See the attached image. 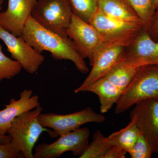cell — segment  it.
I'll return each instance as SVG.
<instances>
[{
  "instance_id": "f1b7e54d",
  "label": "cell",
  "mask_w": 158,
  "mask_h": 158,
  "mask_svg": "<svg viewBox=\"0 0 158 158\" xmlns=\"http://www.w3.org/2000/svg\"><path fill=\"white\" fill-rule=\"evenodd\" d=\"M4 0H0V12L2 9V6L3 3H4Z\"/></svg>"
},
{
  "instance_id": "30bf717a",
  "label": "cell",
  "mask_w": 158,
  "mask_h": 158,
  "mask_svg": "<svg viewBox=\"0 0 158 158\" xmlns=\"http://www.w3.org/2000/svg\"><path fill=\"white\" fill-rule=\"evenodd\" d=\"M67 34L82 58L89 59L91 65L94 52L102 42L96 29L73 14L67 29Z\"/></svg>"
},
{
  "instance_id": "ffe728a7",
  "label": "cell",
  "mask_w": 158,
  "mask_h": 158,
  "mask_svg": "<svg viewBox=\"0 0 158 158\" xmlns=\"http://www.w3.org/2000/svg\"><path fill=\"white\" fill-rule=\"evenodd\" d=\"M73 14L90 23L98 10V0H68Z\"/></svg>"
},
{
  "instance_id": "484cf974",
  "label": "cell",
  "mask_w": 158,
  "mask_h": 158,
  "mask_svg": "<svg viewBox=\"0 0 158 158\" xmlns=\"http://www.w3.org/2000/svg\"><path fill=\"white\" fill-rule=\"evenodd\" d=\"M127 153V151L124 148L113 145L111 146L103 158H125Z\"/></svg>"
},
{
  "instance_id": "3957f363",
  "label": "cell",
  "mask_w": 158,
  "mask_h": 158,
  "mask_svg": "<svg viewBox=\"0 0 158 158\" xmlns=\"http://www.w3.org/2000/svg\"><path fill=\"white\" fill-rule=\"evenodd\" d=\"M158 97V65H144L123 90L116 102L115 113L120 114L139 102Z\"/></svg>"
},
{
  "instance_id": "277c9868",
  "label": "cell",
  "mask_w": 158,
  "mask_h": 158,
  "mask_svg": "<svg viewBox=\"0 0 158 158\" xmlns=\"http://www.w3.org/2000/svg\"><path fill=\"white\" fill-rule=\"evenodd\" d=\"M73 14L68 0H37L31 15L43 27L68 37L67 30Z\"/></svg>"
},
{
  "instance_id": "4fadbf2b",
  "label": "cell",
  "mask_w": 158,
  "mask_h": 158,
  "mask_svg": "<svg viewBox=\"0 0 158 158\" xmlns=\"http://www.w3.org/2000/svg\"><path fill=\"white\" fill-rule=\"evenodd\" d=\"M37 0H8L7 9L0 12V26L15 36L19 37Z\"/></svg>"
},
{
  "instance_id": "ac0fdd59",
  "label": "cell",
  "mask_w": 158,
  "mask_h": 158,
  "mask_svg": "<svg viewBox=\"0 0 158 158\" xmlns=\"http://www.w3.org/2000/svg\"><path fill=\"white\" fill-rule=\"evenodd\" d=\"M140 134L135 122L131 120L127 126L112 133L107 138L112 146L122 147L128 153L134 146Z\"/></svg>"
},
{
  "instance_id": "6da1fadb",
  "label": "cell",
  "mask_w": 158,
  "mask_h": 158,
  "mask_svg": "<svg viewBox=\"0 0 158 158\" xmlns=\"http://www.w3.org/2000/svg\"><path fill=\"white\" fill-rule=\"evenodd\" d=\"M22 36L34 49L42 53L49 52L51 56L56 60H69L77 69L82 73L89 72L85 59L79 54L72 40L45 29L32 18L29 17Z\"/></svg>"
},
{
  "instance_id": "ba28073f",
  "label": "cell",
  "mask_w": 158,
  "mask_h": 158,
  "mask_svg": "<svg viewBox=\"0 0 158 158\" xmlns=\"http://www.w3.org/2000/svg\"><path fill=\"white\" fill-rule=\"evenodd\" d=\"M130 113L140 132L154 153H158V97L144 100L135 105Z\"/></svg>"
},
{
  "instance_id": "7a4b0ae2",
  "label": "cell",
  "mask_w": 158,
  "mask_h": 158,
  "mask_svg": "<svg viewBox=\"0 0 158 158\" xmlns=\"http://www.w3.org/2000/svg\"><path fill=\"white\" fill-rule=\"evenodd\" d=\"M43 108L40 106L17 116L13 120L7 135L11 138L10 142L25 158H34L33 150L35 144L44 132L51 137L52 131L40 124L38 116Z\"/></svg>"
},
{
  "instance_id": "83f0119b",
  "label": "cell",
  "mask_w": 158,
  "mask_h": 158,
  "mask_svg": "<svg viewBox=\"0 0 158 158\" xmlns=\"http://www.w3.org/2000/svg\"><path fill=\"white\" fill-rule=\"evenodd\" d=\"M152 9L154 12L158 8V0H152Z\"/></svg>"
},
{
  "instance_id": "52a82bcc",
  "label": "cell",
  "mask_w": 158,
  "mask_h": 158,
  "mask_svg": "<svg viewBox=\"0 0 158 158\" xmlns=\"http://www.w3.org/2000/svg\"><path fill=\"white\" fill-rule=\"evenodd\" d=\"M90 135L88 128H79L59 136L50 144L42 143L35 146L34 158H57L68 152L74 156H81L89 145Z\"/></svg>"
},
{
  "instance_id": "e0dca14e",
  "label": "cell",
  "mask_w": 158,
  "mask_h": 158,
  "mask_svg": "<svg viewBox=\"0 0 158 158\" xmlns=\"http://www.w3.org/2000/svg\"><path fill=\"white\" fill-rule=\"evenodd\" d=\"M139 68L122 60L104 77L113 85L124 90L131 81Z\"/></svg>"
},
{
  "instance_id": "cb8c5ba5",
  "label": "cell",
  "mask_w": 158,
  "mask_h": 158,
  "mask_svg": "<svg viewBox=\"0 0 158 158\" xmlns=\"http://www.w3.org/2000/svg\"><path fill=\"white\" fill-rule=\"evenodd\" d=\"M24 158L22 153L18 151L11 142L3 144L0 142V158Z\"/></svg>"
},
{
  "instance_id": "d4e9b609",
  "label": "cell",
  "mask_w": 158,
  "mask_h": 158,
  "mask_svg": "<svg viewBox=\"0 0 158 158\" xmlns=\"http://www.w3.org/2000/svg\"><path fill=\"white\" fill-rule=\"evenodd\" d=\"M146 31L152 39L158 42V8L155 12L149 27Z\"/></svg>"
},
{
  "instance_id": "8992f818",
  "label": "cell",
  "mask_w": 158,
  "mask_h": 158,
  "mask_svg": "<svg viewBox=\"0 0 158 158\" xmlns=\"http://www.w3.org/2000/svg\"><path fill=\"white\" fill-rule=\"evenodd\" d=\"M38 119L44 127L52 129L50 137L55 138L77 129L86 123H102L106 120V117L94 112L90 107H87L81 111L65 115L41 113Z\"/></svg>"
},
{
  "instance_id": "9c48e42d",
  "label": "cell",
  "mask_w": 158,
  "mask_h": 158,
  "mask_svg": "<svg viewBox=\"0 0 158 158\" xmlns=\"http://www.w3.org/2000/svg\"><path fill=\"white\" fill-rule=\"evenodd\" d=\"M0 39L7 47L11 58L29 73H36L44 62L45 56L29 45L22 36H15L1 26Z\"/></svg>"
},
{
  "instance_id": "44dd1931",
  "label": "cell",
  "mask_w": 158,
  "mask_h": 158,
  "mask_svg": "<svg viewBox=\"0 0 158 158\" xmlns=\"http://www.w3.org/2000/svg\"><path fill=\"white\" fill-rule=\"evenodd\" d=\"M2 48L0 43V82L5 79L13 78L19 74L23 69L19 62L6 56Z\"/></svg>"
},
{
  "instance_id": "603a6c76",
  "label": "cell",
  "mask_w": 158,
  "mask_h": 158,
  "mask_svg": "<svg viewBox=\"0 0 158 158\" xmlns=\"http://www.w3.org/2000/svg\"><path fill=\"white\" fill-rule=\"evenodd\" d=\"M153 153L149 143L141 133L128 153L131 158H150Z\"/></svg>"
},
{
  "instance_id": "d6986e66",
  "label": "cell",
  "mask_w": 158,
  "mask_h": 158,
  "mask_svg": "<svg viewBox=\"0 0 158 158\" xmlns=\"http://www.w3.org/2000/svg\"><path fill=\"white\" fill-rule=\"evenodd\" d=\"M112 145L107 137L97 130L94 134L93 140L80 158H103Z\"/></svg>"
},
{
  "instance_id": "5bb4252c",
  "label": "cell",
  "mask_w": 158,
  "mask_h": 158,
  "mask_svg": "<svg viewBox=\"0 0 158 158\" xmlns=\"http://www.w3.org/2000/svg\"><path fill=\"white\" fill-rule=\"evenodd\" d=\"M40 106L39 96L33 95L31 89L23 90L20 93L19 99L11 98L9 104L5 105V109L0 111V135H7L8 130L17 116Z\"/></svg>"
},
{
  "instance_id": "8fae6325",
  "label": "cell",
  "mask_w": 158,
  "mask_h": 158,
  "mask_svg": "<svg viewBox=\"0 0 158 158\" xmlns=\"http://www.w3.org/2000/svg\"><path fill=\"white\" fill-rule=\"evenodd\" d=\"M126 48L121 46L112 45L102 42L93 56L92 68L82 85L74 90L77 94L81 92L97 80L103 77L121 61Z\"/></svg>"
},
{
  "instance_id": "7402d4cb",
  "label": "cell",
  "mask_w": 158,
  "mask_h": 158,
  "mask_svg": "<svg viewBox=\"0 0 158 158\" xmlns=\"http://www.w3.org/2000/svg\"><path fill=\"white\" fill-rule=\"evenodd\" d=\"M134 9L144 24V28L149 27L154 12L152 9V0H126Z\"/></svg>"
},
{
  "instance_id": "7c38bea8",
  "label": "cell",
  "mask_w": 158,
  "mask_h": 158,
  "mask_svg": "<svg viewBox=\"0 0 158 158\" xmlns=\"http://www.w3.org/2000/svg\"><path fill=\"white\" fill-rule=\"evenodd\" d=\"M122 60L138 68L144 65H158V42L152 39L143 28L126 48Z\"/></svg>"
},
{
  "instance_id": "4316f807",
  "label": "cell",
  "mask_w": 158,
  "mask_h": 158,
  "mask_svg": "<svg viewBox=\"0 0 158 158\" xmlns=\"http://www.w3.org/2000/svg\"><path fill=\"white\" fill-rule=\"evenodd\" d=\"M11 138L8 135H0V142L3 144L10 143Z\"/></svg>"
},
{
  "instance_id": "2e32d148",
  "label": "cell",
  "mask_w": 158,
  "mask_h": 158,
  "mask_svg": "<svg viewBox=\"0 0 158 158\" xmlns=\"http://www.w3.org/2000/svg\"><path fill=\"white\" fill-rule=\"evenodd\" d=\"M98 11L114 19L144 27L142 21L126 0H98Z\"/></svg>"
},
{
  "instance_id": "9a60e30c",
  "label": "cell",
  "mask_w": 158,
  "mask_h": 158,
  "mask_svg": "<svg viewBox=\"0 0 158 158\" xmlns=\"http://www.w3.org/2000/svg\"><path fill=\"white\" fill-rule=\"evenodd\" d=\"M123 90L103 77L84 88L81 92H91L97 95L100 103L101 112L105 113L116 103Z\"/></svg>"
},
{
  "instance_id": "5b68a950",
  "label": "cell",
  "mask_w": 158,
  "mask_h": 158,
  "mask_svg": "<svg viewBox=\"0 0 158 158\" xmlns=\"http://www.w3.org/2000/svg\"><path fill=\"white\" fill-rule=\"evenodd\" d=\"M90 24L98 32L102 42L126 48L133 42L144 28L112 18L98 10Z\"/></svg>"
}]
</instances>
